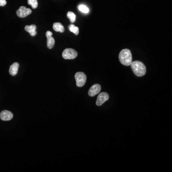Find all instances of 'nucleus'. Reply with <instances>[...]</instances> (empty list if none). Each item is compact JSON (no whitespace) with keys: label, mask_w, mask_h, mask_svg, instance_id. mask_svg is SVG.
<instances>
[{"label":"nucleus","mask_w":172,"mask_h":172,"mask_svg":"<svg viewBox=\"0 0 172 172\" xmlns=\"http://www.w3.org/2000/svg\"><path fill=\"white\" fill-rule=\"evenodd\" d=\"M27 3L33 9H36L38 6L37 0H27Z\"/></svg>","instance_id":"dca6fc26"},{"label":"nucleus","mask_w":172,"mask_h":172,"mask_svg":"<svg viewBox=\"0 0 172 172\" xmlns=\"http://www.w3.org/2000/svg\"><path fill=\"white\" fill-rule=\"evenodd\" d=\"M67 17L70 19L71 23H74L76 20V15L72 11H69L67 13Z\"/></svg>","instance_id":"4468645a"},{"label":"nucleus","mask_w":172,"mask_h":172,"mask_svg":"<svg viewBox=\"0 0 172 172\" xmlns=\"http://www.w3.org/2000/svg\"><path fill=\"white\" fill-rule=\"evenodd\" d=\"M101 90V86L98 84L93 85L89 89L88 94L90 97H94L96 95L99 94Z\"/></svg>","instance_id":"0eeeda50"},{"label":"nucleus","mask_w":172,"mask_h":172,"mask_svg":"<svg viewBox=\"0 0 172 172\" xmlns=\"http://www.w3.org/2000/svg\"><path fill=\"white\" fill-rule=\"evenodd\" d=\"M119 59L120 63L126 66H130L132 63V57L130 50L124 49L120 53Z\"/></svg>","instance_id":"f257e3e1"},{"label":"nucleus","mask_w":172,"mask_h":172,"mask_svg":"<svg viewBox=\"0 0 172 172\" xmlns=\"http://www.w3.org/2000/svg\"><path fill=\"white\" fill-rule=\"evenodd\" d=\"M77 56V52L72 48L66 49L62 53V56L65 59H73Z\"/></svg>","instance_id":"20e7f679"},{"label":"nucleus","mask_w":172,"mask_h":172,"mask_svg":"<svg viewBox=\"0 0 172 172\" xmlns=\"http://www.w3.org/2000/svg\"><path fill=\"white\" fill-rule=\"evenodd\" d=\"M19 67V64L17 62H15L10 66L9 69V73L11 76H14L17 75Z\"/></svg>","instance_id":"9d476101"},{"label":"nucleus","mask_w":172,"mask_h":172,"mask_svg":"<svg viewBox=\"0 0 172 172\" xmlns=\"http://www.w3.org/2000/svg\"><path fill=\"white\" fill-rule=\"evenodd\" d=\"M69 29L70 31L75 34L76 35H77L79 34V27L76 26L74 24H70V26H69Z\"/></svg>","instance_id":"ddd939ff"},{"label":"nucleus","mask_w":172,"mask_h":172,"mask_svg":"<svg viewBox=\"0 0 172 172\" xmlns=\"http://www.w3.org/2000/svg\"><path fill=\"white\" fill-rule=\"evenodd\" d=\"M6 4V0H0V6H4Z\"/></svg>","instance_id":"f3484780"},{"label":"nucleus","mask_w":172,"mask_h":172,"mask_svg":"<svg viewBox=\"0 0 172 172\" xmlns=\"http://www.w3.org/2000/svg\"><path fill=\"white\" fill-rule=\"evenodd\" d=\"M51 32L48 31L46 33V36L47 37V46L49 49H52L54 47L55 43V40L53 38Z\"/></svg>","instance_id":"1a4fd4ad"},{"label":"nucleus","mask_w":172,"mask_h":172,"mask_svg":"<svg viewBox=\"0 0 172 172\" xmlns=\"http://www.w3.org/2000/svg\"><path fill=\"white\" fill-rule=\"evenodd\" d=\"M79 10L80 11H81L83 13H87L89 12V9L87 6L83 5V4H81L79 6Z\"/></svg>","instance_id":"2eb2a0df"},{"label":"nucleus","mask_w":172,"mask_h":172,"mask_svg":"<svg viewBox=\"0 0 172 172\" xmlns=\"http://www.w3.org/2000/svg\"><path fill=\"white\" fill-rule=\"evenodd\" d=\"M13 113H11L10 111L7 110H3L0 113V118L1 120L4 121H8L13 119Z\"/></svg>","instance_id":"6e6552de"},{"label":"nucleus","mask_w":172,"mask_h":172,"mask_svg":"<svg viewBox=\"0 0 172 172\" xmlns=\"http://www.w3.org/2000/svg\"><path fill=\"white\" fill-rule=\"evenodd\" d=\"M109 99V95L106 92H102L99 94L97 96V101H96V104L97 106H101L105 102L107 101Z\"/></svg>","instance_id":"423d86ee"},{"label":"nucleus","mask_w":172,"mask_h":172,"mask_svg":"<svg viewBox=\"0 0 172 172\" xmlns=\"http://www.w3.org/2000/svg\"><path fill=\"white\" fill-rule=\"evenodd\" d=\"M53 29L56 32L63 33L64 31V27L60 23H55L53 24Z\"/></svg>","instance_id":"f8f14e48"},{"label":"nucleus","mask_w":172,"mask_h":172,"mask_svg":"<svg viewBox=\"0 0 172 172\" xmlns=\"http://www.w3.org/2000/svg\"><path fill=\"white\" fill-rule=\"evenodd\" d=\"M16 13L18 16L20 18H24L32 13V10L27 8L25 6H21L17 10Z\"/></svg>","instance_id":"39448f33"},{"label":"nucleus","mask_w":172,"mask_h":172,"mask_svg":"<svg viewBox=\"0 0 172 172\" xmlns=\"http://www.w3.org/2000/svg\"><path fill=\"white\" fill-rule=\"evenodd\" d=\"M75 78L76 79L77 86L79 87H83L87 81V76L82 72H78L76 73Z\"/></svg>","instance_id":"7ed1b4c3"},{"label":"nucleus","mask_w":172,"mask_h":172,"mask_svg":"<svg viewBox=\"0 0 172 172\" xmlns=\"http://www.w3.org/2000/svg\"><path fill=\"white\" fill-rule=\"evenodd\" d=\"M36 29V26L34 24H32L31 26H25V30L27 32H28L30 35L32 36H34L37 34Z\"/></svg>","instance_id":"9b49d317"},{"label":"nucleus","mask_w":172,"mask_h":172,"mask_svg":"<svg viewBox=\"0 0 172 172\" xmlns=\"http://www.w3.org/2000/svg\"><path fill=\"white\" fill-rule=\"evenodd\" d=\"M130 66L133 73L136 76L140 77L144 76L146 74V67L142 62L139 61L132 62Z\"/></svg>","instance_id":"f03ea898"}]
</instances>
